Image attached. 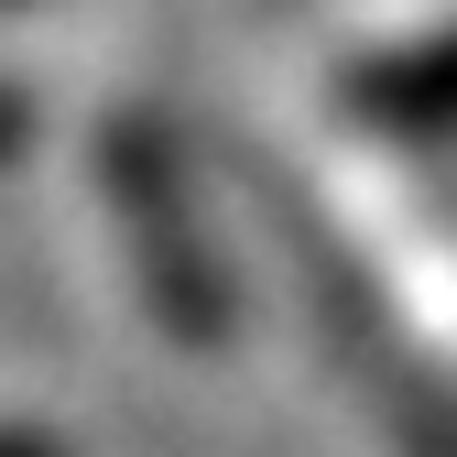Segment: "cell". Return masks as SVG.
Masks as SVG:
<instances>
[{"label":"cell","instance_id":"obj_4","mask_svg":"<svg viewBox=\"0 0 457 457\" xmlns=\"http://www.w3.org/2000/svg\"><path fill=\"white\" fill-rule=\"evenodd\" d=\"M0 12H12V0H0Z\"/></svg>","mask_w":457,"mask_h":457},{"label":"cell","instance_id":"obj_1","mask_svg":"<svg viewBox=\"0 0 457 457\" xmlns=\"http://www.w3.org/2000/svg\"><path fill=\"white\" fill-rule=\"evenodd\" d=\"M109 207H120V228H131V272H142V295H153V316L175 327V337H218L228 327V272H218V251H207V228H196V207H186V163L163 153V131H109Z\"/></svg>","mask_w":457,"mask_h":457},{"label":"cell","instance_id":"obj_3","mask_svg":"<svg viewBox=\"0 0 457 457\" xmlns=\"http://www.w3.org/2000/svg\"><path fill=\"white\" fill-rule=\"evenodd\" d=\"M0 457H66V446H54L44 425H0Z\"/></svg>","mask_w":457,"mask_h":457},{"label":"cell","instance_id":"obj_2","mask_svg":"<svg viewBox=\"0 0 457 457\" xmlns=\"http://www.w3.org/2000/svg\"><path fill=\"white\" fill-rule=\"evenodd\" d=\"M349 109L381 131H457V33H425V44L349 66Z\"/></svg>","mask_w":457,"mask_h":457}]
</instances>
